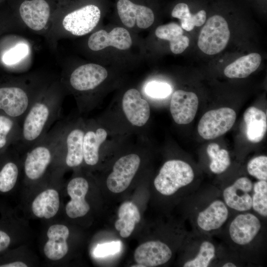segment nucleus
<instances>
[{"label":"nucleus","instance_id":"2eb2a0df","mask_svg":"<svg viewBox=\"0 0 267 267\" xmlns=\"http://www.w3.org/2000/svg\"><path fill=\"white\" fill-rule=\"evenodd\" d=\"M253 183L248 178L240 177L223 191V201L233 210L240 212L252 209Z\"/></svg>","mask_w":267,"mask_h":267},{"label":"nucleus","instance_id":"2f4dec72","mask_svg":"<svg viewBox=\"0 0 267 267\" xmlns=\"http://www.w3.org/2000/svg\"><path fill=\"white\" fill-rule=\"evenodd\" d=\"M252 208L263 217L267 216V181L258 180L253 184Z\"/></svg>","mask_w":267,"mask_h":267},{"label":"nucleus","instance_id":"c756f323","mask_svg":"<svg viewBox=\"0 0 267 267\" xmlns=\"http://www.w3.org/2000/svg\"><path fill=\"white\" fill-rule=\"evenodd\" d=\"M19 168L15 161L5 160L0 167V192L6 193L13 188L18 179Z\"/></svg>","mask_w":267,"mask_h":267},{"label":"nucleus","instance_id":"423d86ee","mask_svg":"<svg viewBox=\"0 0 267 267\" xmlns=\"http://www.w3.org/2000/svg\"><path fill=\"white\" fill-rule=\"evenodd\" d=\"M194 178V171L189 164L172 159L163 165L154 180V185L161 194L169 196L190 184Z\"/></svg>","mask_w":267,"mask_h":267},{"label":"nucleus","instance_id":"f257e3e1","mask_svg":"<svg viewBox=\"0 0 267 267\" xmlns=\"http://www.w3.org/2000/svg\"><path fill=\"white\" fill-rule=\"evenodd\" d=\"M148 102L136 89L127 90L119 102L110 105L97 119L112 133L122 136L141 134L150 118Z\"/></svg>","mask_w":267,"mask_h":267},{"label":"nucleus","instance_id":"e433bc0d","mask_svg":"<svg viewBox=\"0 0 267 267\" xmlns=\"http://www.w3.org/2000/svg\"><path fill=\"white\" fill-rule=\"evenodd\" d=\"M121 247L119 241H112L98 245L94 251V255L97 257H104L118 253Z\"/></svg>","mask_w":267,"mask_h":267},{"label":"nucleus","instance_id":"a19ab883","mask_svg":"<svg viewBox=\"0 0 267 267\" xmlns=\"http://www.w3.org/2000/svg\"><path fill=\"white\" fill-rule=\"evenodd\" d=\"M222 267H237V266L235 264H234L233 263L227 262V263L223 264Z\"/></svg>","mask_w":267,"mask_h":267},{"label":"nucleus","instance_id":"b1692460","mask_svg":"<svg viewBox=\"0 0 267 267\" xmlns=\"http://www.w3.org/2000/svg\"><path fill=\"white\" fill-rule=\"evenodd\" d=\"M60 206L58 192L54 189H48L40 193L32 204L34 215L39 218L48 219L57 213Z\"/></svg>","mask_w":267,"mask_h":267},{"label":"nucleus","instance_id":"aec40b11","mask_svg":"<svg viewBox=\"0 0 267 267\" xmlns=\"http://www.w3.org/2000/svg\"><path fill=\"white\" fill-rule=\"evenodd\" d=\"M20 15L26 25L35 31L42 30L50 16V7L45 0H25L20 5Z\"/></svg>","mask_w":267,"mask_h":267},{"label":"nucleus","instance_id":"4468645a","mask_svg":"<svg viewBox=\"0 0 267 267\" xmlns=\"http://www.w3.org/2000/svg\"><path fill=\"white\" fill-rule=\"evenodd\" d=\"M262 223L254 214L245 213L237 215L230 223L228 232L235 244L245 246L250 244L258 235Z\"/></svg>","mask_w":267,"mask_h":267},{"label":"nucleus","instance_id":"c85d7f7f","mask_svg":"<svg viewBox=\"0 0 267 267\" xmlns=\"http://www.w3.org/2000/svg\"><path fill=\"white\" fill-rule=\"evenodd\" d=\"M207 153L211 159L209 167L213 173L221 174L230 166L229 153L224 149H220L217 143H210L207 148Z\"/></svg>","mask_w":267,"mask_h":267},{"label":"nucleus","instance_id":"9b49d317","mask_svg":"<svg viewBox=\"0 0 267 267\" xmlns=\"http://www.w3.org/2000/svg\"><path fill=\"white\" fill-rule=\"evenodd\" d=\"M101 14L98 5L89 3L70 12L64 18V29L75 36H83L91 32L98 24Z\"/></svg>","mask_w":267,"mask_h":267},{"label":"nucleus","instance_id":"4c0bfd02","mask_svg":"<svg viewBox=\"0 0 267 267\" xmlns=\"http://www.w3.org/2000/svg\"><path fill=\"white\" fill-rule=\"evenodd\" d=\"M189 44L188 38L182 35L175 41L170 42V47L173 53L179 54L184 51L188 46Z\"/></svg>","mask_w":267,"mask_h":267},{"label":"nucleus","instance_id":"a211bd4d","mask_svg":"<svg viewBox=\"0 0 267 267\" xmlns=\"http://www.w3.org/2000/svg\"><path fill=\"white\" fill-rule=\"evenodd\" d=\"M169 247L160 241H150L139 245L135 250L134 258L143 267H154L165 264L171 258Z\"/></svg>","mask_w":267,"mask_h":267},{"label":"nucleus","instance_id":"6e6552de","mask_svg":"<svg viewBox=\"0 0 267 267\" xmlns=\"http://www.w3.org/2000/svg\"><path fill=\"white\" fill-rule=\"evenodd\" d=\"M230 37L228 24L219 15L210 17L202 28L198 40L199 48L205 53L213 55L222 51Z\"/></svg>","mask_w":267,"mask_h":267},{"label":"nucleus","instance_id":"a878e982","mask_svg":"<svg viewBox=\"0 0 267 267\" xmlns=\"http://www.w3.org/2000/svg\"><path fill=\"white\" fill-rule=\"evenodd\" d=\"M262 61L261 55L251 53L239 57L227 65L224 70V75L229 78H244L255 72Z\"/></svg>","mask_w":267,"mask_h":267},{"label":"nucleus","instance_id":"dca6fc26","mask_svg":"<svg viewBox=\"0 0 267 267\" xmlns=\"http://www.w3.org/2000/svg\"><path fill=\"white\" fill-rule=\"evenodd\" d=\"M198 98L192 92L175 91L171 97L170 110L175 123L185 125L194 119L198 107Z\"/></svg>","mask_w":267,"mask_h":267},{"label":"nucleus","instance_id":"f704fd0d","mask_svg":"<svg viewBox=\"0 0 267 267\" xmlns=\"http://www.w3.org/2000/svg\"><path fill=\"white\" fill-rule=\"evenodd\" d=\"M145 91L150 97L155 98H164L172 92L171 86L167 83L153 81L147 84Z\"/></svg>","mask_w":267,"mask_h":267},{"label":"nucleus","instance_id":"72a5a7b5","mask_svg":"<svg viewBox=\"0 0 267 267\" xmlns=\"http://www.w3.org/2000/svg\"><path fill=\"white\" fill-rule=\"evenodd\" d=\"M155 34L157 38L171 42L182 35L183 30L178 24L170 23L158 27Z\"/></svg>","mask_w":267,"mask_h":267},{"label":"nucleus","instance_id":"7c9ffc66","mask_svg":"<svg viewBox=\"0 0 267 267\" xmlns=\"http://www.w3.org/2000/svg\"><path fill=\"white\" fill-rule=\"evenodd\" d=\"M216 256L215 245L210 241H203L194 257L186 261L184 267H207Z\"/></svg>","mask_w":267,"mask_h":267},{"label":"nucleus","instance_id":"bb28decb","mask_svg":"<svg viewBox=\"0 0 267 267\" xmlns=\"http://www.w3.org/2000/svg\"><path fill=\"white\" fill-rule=\"evenodd\" d=\"M20 124L16 120L0 112V154L18 141Z\"/></svg>","mask_w":267,"mask_h":267},{"label":"nucleus","instance_id":"7ed1b4c3","mask_svg":"<svg viewBox=\"0 0 267 267\" xmlns=\"http://www.w3.org/2000/svg\"><path fill=\"white\" fill-rule=\"evenodd\" d=\"M64 123L56 124L26 151L24 162L25 176L37 180L45 174L55 156H59Z\"/></svg>","mask_w":267,"mask_h":267},{"label":"nucleus","instance_id":"58836bf2","mask_svg":"<svg viewBox=\"0 0 267 267\" xmlns=\"http://www.w3.org/2000/svg\"><path fill=\"white\" fill-rule=\"evenodd\" d=\"M10 242L9 235L3 230H0V253L7 249Z\"/></svg>","mask_w":267,"mask_h":267},{"label":"nucleus","instance_id":"5701e85b","mask_svg":"<svg viewBox=\"0 0 267 267\" xmlns=\"http://www.w3.org/2000/svg\"><path fill=\"white\" fill-rule=\"evenodd\" d=\"M243 119L248 140L252 143L260 142L267 130V118L265 113L256 107L251 106L244 112Z\"/></svg>","mask_w":267,"mask_h":267},{"label":"nucleus","instance_id":"473e14b6","mask_svg":"<svg viewBox=\"0 0 267 267\" xmlns=\"http://www.w3.org/2000/svg\"><path fill=\"white\" fill-rule=\"evenodd\" d=\"M249 175L259 180H267V157L261 155L251 159L247 164Z\"/></svg>","mask_w":267,"mask_h":267},{"label":"nucleus","instance_id":"393cba45","mask_svg":"<svg viewBox=\"0 0 267 267\" xmlns=\"http://www.w3.org/2000/svg\"><path fill=\"white\" fill-rule=\"evenodd\" d=\"M118 216L119 219L115 222V227L122 237L127 238L140 220L138 209L132 202H125L120 206Z\"/></svg>","mask_w":267,"mask_h":267},{"label":"nucleus","instance_id":"0eeeda50","mask_svg":"<svg viewBox=\"0 0 267 267\" xmlns=\"http://www.w3.org/2000/svg\"><path fill=\"white\" fill-rule=\"evenodd\" d=\"M85 131V120L82 117L64 124L59 157H63L68 167H77L83 163Z\"/></svg>","mask_w":267,"mask_h":267},{"label":"nucleus","instance_id":"ddd939ff","mask_svg":"<svg viewBox=\"0 0 267 267\" xmlns=\"http://www.w3.org/2000/svg\"><path fill=\"white\" fill-rule=\"evenodd\" d=\"M108 76L107 70L102 66L89 63L75 69L69 77L71 87L79 93L94 90L101 85Z\"/></svg>","mask_w":267,"mask_h":267},{"label":"nucleus","instance_id":"9d476101","mask_svg":"<svg viewBox=\"0 0 267 267\" xmlns=\"http://www.w3.org/2000/svg\"><path fill=\"white\" fill-rule=\"evenodd\" d=\"M236 118L235 111L228 107L208 111L199 122L198 134L204 139H215L227 132L233 126Z\"/></svg>","mask_w":267,"mask_h":267},{"label":"nucleus","instance_id":"1a4fd4ad","mask_svg":"<svg viewBox=\"0 0 267 267\" xmlns=\"http://www.w3.org/2000/svg\"><path fill=\"white\" fill-rule=\"evenodd\" d=\"M38 97L31 96L25 89L19 86L1 85L0 112L16 120L20 124Z\"/></svg>","mask_w":267,"mask_h":267},{"label":"nucleus","instance_id":"6ab92c4d","mask_svg":"<svg viewBox=\"0 0 267 267\" xmlns=\"http://www.w3.org/2000/svg\"><path fill=\"white\" fill-rule=\"evenodd\" d=\"M132 40L130 33L123 27H116L108 33L100 30L92 34L89 38L88 46L93 51H98L112 46L121 50L129 49Z\"/></svg>","mask_w":267,"mask_h":267},{"label":"nucleus","instance_id":"39448f33","mask_svg":"<svg viewBox=\"0 0 267 267\" xmlns=\"http://www.w3.org/2000/svg\"><path fill=\"white\" fill-rule=\"evenodd\" d=\"M145 138L139 135L136 142L133 143L130 151L114 162L106 179L107 186L111 192L121 193L129 186L141 164V157L138 151Z\"/></svg>","mask_w":267,"mask_h":267},{"label":"nucleus","instance_id":"4be33fe9","mask_svg":"<svg viewBox=\"0 0 267 267\" xmlns=\"http://www.w3.org/2000/svg\"><path fill=\"white\" fill-rule=\"evenodd\" d=\"M69 235V229L65 225L53 224L48 228V240L44 248V253L48 259L58 261L65 256L68 251L67 239Z\"/></svg>","mask_w":267,"mask_h":267},{"label":"nucleus","instance_id":"f03ea898","mask_svg":"<svg viewBox=\"0 0 267 267\" xmlns=\"http://www.w3.org/2000/svg\"><path fill=\"white\" fill-rule=\"evenodd\" d=\"M61 98L48 92L40 95L31 105L20 123L18 141L13 146L19 151H27L43 138L59 117Z\"/></svg>","mask_w":267,"mask_h":267},{"label":"nucleus","instance_id":"cd10ccee","mask_svg":"<svg viewBox=\"0 0 267 267\" xmlns=\"http://www.w3.org/2000/svg\"><path fill=\"white\" fill-rule=\"evenodd\" d=\"M171 15L180 20L181 28L187 31L192 30L194 26L203 25L206 19V13L204 10H201L195 14H191L187 4L183 2L177 4L173 9Z\"/></svg>","mask_w":267,"mask_h":267},{"label":"nucleus","instance_id":"c9c22d12","mask_svg":"<svg viewBox=\"0 0 267 267\" xmlns=\"http://www.w3.org/2000/svg\"><path fill=\"white\" fill-rule=\"evenodd\" d=\"M28 52L27 45L24 44H19L7 51L3 55L2 60L6 65H12L24 58Z\"/></svg>","mask_w":267,"mask_h":267},{"label":"nucleus","instance_id":"f3484780","mask_svg":"<svg viewBox=\"0 0 267 267\" xmlns=\"http://www.w3.org/2000/svg\"><path fill=\"white\" fill-rule=\"evenodd\" d=\"M89 187L88 181L82 177H75L69 182L67 190L71 200L66 204L65 211L69 218L82 217L89 211V205L85 200Z\"/></svg>","mask_w":267,"mask_h":267},{"label":"nucleus","instance_id":"20e7f679","mask_svg":"<svg viewBox=\"0 0 267 267\" xmlns=\"http://www.w3.org/2000/svg\"><path fill=\"white\" fill-rule=\"evenodd\" d=\"M128 137L113 134L97 119L85 120L83 162L89 166L96 165L103 152L117 148Z\"/></svg>","mask_w":267,"mask_h":267},{"label":"nucleus","instance_id":"ea45409f","mask_svg":"<svg viewBox=\"0 0 267 267\" xmlns=\"http://www.w3.org/2000/svg\"><path fill=\"white\" fill-rule=\"evenodd\" d=\"M27 265L21 261H15L0 265V267H26Z\"/></svg>","mask_w":267,"mask_h":267},{"label":"nucleus","instance_id":"412c9836","mask_svg":"<svg viewBox=\"0 0 267 267\" xmlns=\"http://www.w3.org/2000/svg\"><path fill=\"white\" fill-rule=\"evenodd\" d=\"M228 215L229 211L224 201L217 199L198 213L196 224L201 231L210 232L219 229L227 221Z\"/></svg>","mask_w":267,"mask_h":267},{"label":"nucleus","instance_id":"79ce46f5","mask_svg":"<svg viewBox=\"0 0 267 267\" xmlns=\"http://www.w3.org/2000/svg\"><path fill=\"white\" fill-rule=\"evenodd\" d=\"M132 267H143V266L141 265H140V264H137V265H134V266H132Z\"/></svg>","mask_w":267,"mask_h":267},{"label":"nucleus","instance_id":"f8f14e48","mask_svg":"<svg viewBox=\"0 0 267 267\" xmlns=\"http://www.w3.org/2000/svg\"><path fill=\"white\" fill-rule=\"evenodd\" d=\"M116 6L121 21L129 28L136 23L139 28L146 29L154 21L153 10L145 4L134 0H117Z\"/></svg>","mask_w":267,"mask_h":267},{"label":"nucleus","instance_id":"37998d69","mask_svg":"<svg viewBox=\"0 0 267 267\" xmlns=\"http://www.w3.org/2000/svg\"><path fill=\"white\" fill-rule=\"evenodd\" d=\"M2 0H0V2Z\"/></svg>","mask_w":267,"mask_h":267}]
</instances>
